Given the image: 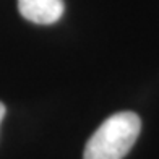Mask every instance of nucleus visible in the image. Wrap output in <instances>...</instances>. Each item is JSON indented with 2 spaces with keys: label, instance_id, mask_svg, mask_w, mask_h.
I'll return each instance as SVG.
<instances>
[{
  "label": "nucleus",
  "instance_id": "1",
  "mask_svg": "<svg viewBox=\"0 0 159 159\" xmlns=\"http://www.w3.org/2000/svg\"><path fill=\"white\" fill-rule=\"evenodd\" d=\"M140 132L141 120L135 112L114 114L91 135L83 159H124L138 140Z\"/></svg>",
  "mask_w": 159,
  "mask_h": 159
},
{
  "label": "nucleus",
  "instance_id": "2",
  "mask_svg": "<svg viewBox=\"0 0 159 159\" xmlns=\"http://www.w3.org/2000/svg\"><path fill=\"white\" fill-rule=\"evenodd\" d=\"M20 15L36 25H52L65 11L63 0H18Z\"/></svg>",
  "mask_w": 159,
  "mask_h": 159
},
{
  "label": "nucleus",
  "instance_id": "3",
  "mask_svg": "<svg viewBox=\"0 0 159 159\" xmlns=\"http://www.w3.org/2000/svg\"><path fill=\"white\" fill-rule=\"evenodd\" d=\"M5 112H7V109H5L3 102H0V124H2V120H3V117H5Z\"/></svg>",
  "mask_w": 159,
  "mask_h": 159
}]
</instances>
